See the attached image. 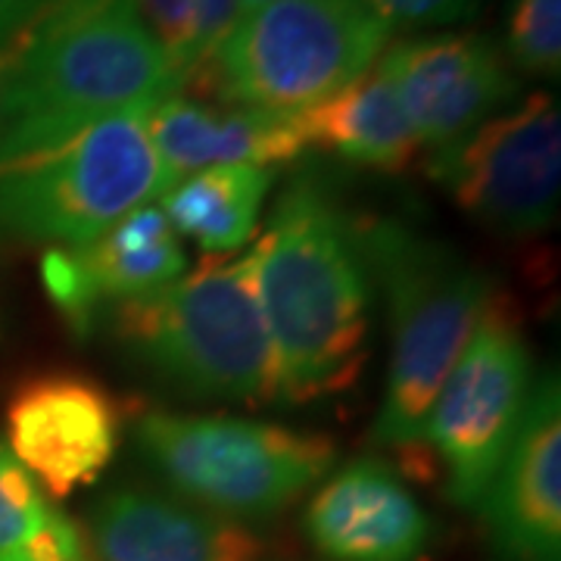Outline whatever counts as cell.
<instances>
[{"label":"cell","instance_id":"cell-24","mask_svg":"<svg viewBox=\"0 0 561 561\" xmlns=\"http://www.w3.org/2000/svg\"><path fill=\"white\" fill-rule=\"evenodd\" d=\"M0 561H32V559H28L25 552H3V556H0Z\"/></svg>","mask_w":561,"mask_h":561},{"label":"cell","instance_id":"cell-7","mask_svg":"<svg viewBox=\"0 0 561 561\" xmlns=\"http://www.w3.org/2000/svg\"><path fill=\"white\" fill-rule=\"evenodd\" d=\"M135 443L175 496L234 522L278 515L334 465L328 437L228 415L147 412Z\"/></svg>","mask_w":561,"mask_h":561},{"label":"cell","instance_id":"cell-22","mask_svg":"<svg viewBox=\"0 0 561 561\" xmlns=\"http://www.w3.org/2000/svg\"><path fill=\"white\" fill-rule=\"evenodd\" d=\"M390 32L440 28L474 16L481 0H362Z\"/></svg>","mask_w":561,"mask_h":561},{"label":"cell","instance_id":"cell-19","mask_svg":"<svg viewBox=\"0 0 561 561\" xmlns=\"http://www.w3.org/2000/svg\"><path fill=\"white\" fill-rule=\"evenodd\" d=\"M184 88L243 13L241 0H131Z\"/></svg>","mask_w":561,"mask_h":561},{"label":"cell","instance_id":"cell-4","mask_svg":"<svg viewBox=\"0 0 561 561\" xmlns=\"http://www.w3.org/2000/svg\"><path fill=\"white\" fill-rule=\"evenodd\" d=\"M359 241L393 328V356L371 443L415 449L431 405L493 300V287L481 268L449 247L397 221L359 225Z\"/></svg>","mask_w":561,"mask_h":561},{"label":"cell","instance_id":"cell-20","mask_svg":"<svg viewBox=\"0 0 561 561\" xmlns=\"http://www.w3.org/2000/svg\"><path fill=\"white\" fill-rule=\"evenodd\" d=\"M505 62L524 76L559 79L561 0H512L505 25Z\"/></svg>","mask_w":561,"mask_h":561},{"label":"cell","instance_id":"cell-21","mask_svg":"<svg viewBox=\"0 0 561 561\" xmlns=\"http://www.w3.org/2000/svg\"><path fill=\"white\" fill-rule=\"evenodd\" d=\"M57 515L60 512L44 500L38 481L0 440V556L28 549Z\"/></svg>","mask_w":561,"mask_h":561},{"label":"cell","instance_id":"cell-23","mask_svg":"<svg viewBox=\"0 0 561 561\" xmlns=\"http://www.w3.org/2000/svg\"><path fill=\"white\" fill-rule=\"evenodd\" d=\"M50 0H0V57L10 50V44L38 20L41 10Z\"/></svg>","mask_w":561,"mask_h":561},{"label":"cell","instance_id":"cell-18","mask_svg":"<svg viewBox=\"0 0 561 561\" xmlns=\"http://www.w3.org/2000/svg\"><path fill=\"white\" fill-rule=\"evenodd\" d=\"M272 169L216 165L175 181L160 197L162 216L206 250V256L241 253L256 234L262 203L272 191Z\"/></svg>","mask_w":561,"mask_h":561},{"label":"cell","instance_id":"cell-15","mask_svg":"<svg viewBox=\"0 0 561 561\" xmlns=\"http://www.w3.org/2000/svg\"><path fill=\"white\" fill-rule=\"evenodd\" d=\"M101 561H260L262 540L243 522L194 502L125 486L91 512Z\"/></svg>","mask_w":561,"mask_h":561},{"label":"cell","instance_id":"cell-5","mask_svg":"<svg viewBox=\"0 0 561 561\" xmlns=\"http://www.w3.org/2000/svg\"><path fill=\"white\" fill-rule=\"evenodd\" d=\"M150 110H122L0 150V234L84 247L162 197Z\"/></svg>","mask_w":561,"mask_h":561},{"label":"cell","instance_id":"cell-26","mask_svg":"<svg viewBox=\"0 0 561 561\" xmlns=\"http://www.w3.org/2000/svg\"><path fill=\"white\" fill-rule=\"evenodd\" d=\"M0 128H3V113H0Z\"/></svg>","mask_w":561,"mask_h":561},{"label":"cell","instance_id":"cell-13","mask_svg":"<svg viewBox=\"0 0 561 561\" xmlns=\"http://www.w3.org/2000/svg\"><path fill=\"white\" fill-rule=\"evenodd\" d=\"M483 512L502 561L561 559V393L556 375L530 390L522 427L483 493Z\"/></svg>","mask_w":561,"mask_h":561},{"label":"cell","instance_id":"cell-2","mask_svg":"<svg viewBox=\"0 0 561 561\" xmlns=\"http://www.w3.org/2000/svg\"><path fill=\"white\" fill-rule=\"evenodd\" d=\"M181 91L131 0H50L0 57V150Z\"/></svg>","mask_w":561,"mask_h":561},{"label":"cell","instance_id":"cell-17","mask_svg":"<svg viewBox=\"0 0 561 561\" xmlns=\"http://www.w3.org/2000/svg\"><path fill=\"white\" fill-rule=\"evenodd\" d=\"M297 122L309 150L324 147L328 153L365 169L400 172L421 150L381 57L331 98L300 110Z\"/></svg>","mask_w":561,"mask_h":561},{"label":"cell","instance_id":"cell-12","mask_svg":"<svg viewBox=\"0 0 561 561\" xmlns=\"http://www.w3.org/2000/svg\"><path fill=\"white\" fill-rule=\"evenodd\" d=\"M184 268L187 256L179 231L153 203L128 213L98 241L54 247L41 265L50 300L79 331L94 328L103 309L110 312L119 302L138 300L172 284Z\"/></svg>","mask_w":561,"mask_h":561},{"label":"cell","instance_id":"cell-25","mask_svg":"<svg viewBox=\"0 0 561 561\" xmlns=\"http://www.w3.org/2000/svg\"><path fill=\"white\" fill-rule=\"evenodd\" d=\"M260 3H268V0H241L243 10H253V7H260Z\"/></svg>","mask_w":561,"mask_h":561},{"label":"cell","instance_id":"cell-11","mask_svg":"<svg viewBox=\"0 0 561 561\" xmlns=\"http://www.w3.org/2000/svg\"><path fill=\"white\" fill-rule=\"evenodd\" d=\"M10 453L54 496L91 483L116 456L119 409L101 383L44 375L22 383L7 409Z\"/></svg>","mask_w":561,"mask_h":561},{"label":"cell","instance_id":"cell-14","mask_svg":"<svg viewBox=\"0 0 561 561\" xmlns=\"http://www.w3.org/2000/svg\"><path fill=\"white\" fill-rule=\"evenodd\" d=\"M306 534L331 561H419L431 518L378 456L350 461L306 508Z\"/></svg>","mask_w":561,"mask_h":561},{"label":"cell","instance_id":"cell-8","mask_svg":"<svg viewBox=\"0 0 561 561\" xmlns=\"http://www.w3.org/2000/svg\"><path fill=\"white\" fill-rule=\"evenodd\" d=\"M530 353L518 321L493 297L449 371L421 443L443 465L446 493L461 508H481L530 402Z\"/></svg>","mask_w":561,"mask_h":561},{"label":"cell","instance_id":"cell-9","mask_svg":"<svg viewBox=\"0 0 561 561\" xmlns=\"http://www.w3.org/2000/svg\"><path fill=\"white\" fill-rule=\"evenodd\" d=\"M431 179L468 216L508 238L546 231L559 213L561 116L549 94L500 110L431 157Z\"/></svg>","mask_w":561,"mask_h":561},{"label":"cell","instance_id":"cell-3","mask_svg":"<svg viewBox=\"0 0 561 561\" xmlns=\"http://www.w3.org/2000/svg\"><path fill=\"white\" fill-rule=\"evenodd\" d=\"M110 324L147 371L187 397L278 402L253 247L206 256L160 290L113 306Z\"/></svg>","mask_w":561,"mask_h":561},{"label":"cell","instance_id":"cell-6","mask_svg":"<svg viewBox=\"0 0 561 561\" xmlns=\"http://www.w3.org/2000/svg\"><path fill=\"white\" fill-rule=\"evenodd\" d=\"M390 28L362 0H268L243 10L181 91L219 103L300 113L371 69Z\"/></svg>","mask_w":561,"mask_h":561},{"label":"cell","instance_id":"cell-1","mask_svg":"<svg viewBox=\"0 0 561 561\" xmlns=\"http://www.w3.org/2000/svg\"><path fill=\"white\" fill-rule=\"evenodd\" d=\"M256 250V284L278 365V402L341 393L359 378L371 268L359 225L319 181H294Z\"/></svg>","mask_w":561,"mask_h":561},{"label":"cell","instance_id":"cell-16","mask_svg":"<svg viewBox=\"0 0 561 561\" xmlns=\"http://www.w3.org/2000/svg\"><path fill=\"white\" fill-rule=\"evenodd\" d=\"M150 138L160 153L165 191L203 169H272L309 150L297 113H265L234 103L197 101L184 91L169 94L150 110Z\"/></svg>","mask_w":561,"mask_h":561},{"label":"cell","instance_id":"cell-10","mask_svg":"<svg viewBox=\"0 0 561 561\" xmlns=\"http://www.w3.org/2000/svg\"><path fill=\"white\" fill-rule=\"evenodd\" d=\"M421 147H446L518 98L502 50L478 32H431L381 54Z\"/></svg>","mask_w":561,"mask_h":561}]
</instances>
